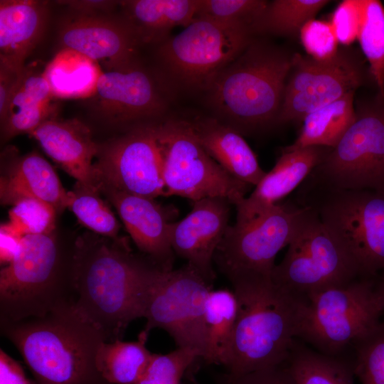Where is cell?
<instances>
[{
    "label": "cell",
    "mask_w": 384,
    "mask_h": 384,
    "mask_svg": "<svg viewBox=\"0 0 384 384\" xmlns=\"http://www.w3.org/2000/svg\"><path fill=\"white\" fill-rule=\"evenodd\" d=\"M166 270L100 239L78 241L73 257V304L106 341L120 339L130 322L144 318L156 282Z\"/></svg>",
    "instance_id": "1"
},
{
    "label": "cell",
    "mask_w": 384,
    "mask_h": 384,
    "mask_svg": "<svg viewBox=\"0 0 384 384\" xmlns=\"http://www.w3.org/2000/svg\"><path fill=\"white\" fill-rule=\"evenodd\" d=\"M238 301L228 374L240 375L284 363L298 337L305 298L247 274L231 281Z\"/></svg>",
    "instance_id": "2"
},
{
    "label": "cell",
    "mask_w": 384,
    "mask_h": 384,
    "mask_svg": "<svg viewBox=\"0 0 384 384\" xmlns=\"http://www.w3.org/2000/svg\"><path fill=\"white\" fill-rule=\"evenodd\" d=\"M1 331L38 384H109L95 366L97 350L106 338L71 303L43 316L1 323Z\"/></svg>",
    "instance_id": "3"
},
{
    "label": "cell",
    "mask_w": 384,
    "mask_h": 384,
    "mask_svg": "<svg viewBox=\"0 0 384 384\" xmlns=\"http://www.w3.org/2000/svg\"><path fill=\"white\" fill-rule=\"evenodd\" d=\"M292 56L253 39L205 90L217 119L241 134L277 124Z\"/></svg>",
    "instance_id": "4"
},
{
    "label": "cell",
    "mask_w": 384,
    "mask_h": 384,
    "mask_svg": "<svg viewBox=\"0 0 384 384\" xmlns=\"http://www.w3.org/2000/svg\"><path fill=\"white\" fill-rule=\"evenodd\" d=\"M73 300V280L62 277L53 233L23 236L14 258L0 272L1 323L43 316Z\"/></svg>",
    "instance_id": "5"
},
{
    "label": "cell",
    "mask_w": 384,
    "mask_h": 384,
    "mask_svg": "<svg viewBox=\"0 0 384 384\" xmlns=\"http://www.w3.org/2000/svg\"><path fill=\"white\" fill-rule=\"evenodd\" d=\"M383 312L381 284L355 279L305 297L298 337L316 351L336 356L375 329Z\"/></svg>",
    "instance_id": "6"
},
{
    "label": "cell",
    "mask_w": 384,
    "mask_h": 384,
    "mask_svg": "<svg viewBox=\"0 0 384 384\" xmlns=\"http://www.w3.org/2000/svg\"><path fill=\"white\" fill-rule=\"evenodd\" d=\"M247 25L196 17L179 33L159 44L156 54L171 85L205 91L212 80L253 41Z\"/></svg>",
    "instance_id": "7"
},
{
    "label": "cell",
    "mask_w": 384,
    "mask_h": 384,
    "mask_svg": "<svg viewBox=\"0 0 384 384\" xmlns=\"http://www.w3.org/2000/svg\"><path fill=\"white\" fill-rule=\"evenodd\" d=\"M304 209L282 260L275 265L273 282L305 298L331 287L351 282L361 274L344 247L309 206Z\"/></svg>",
    "instance_id": "8"
},
{
    "label": "cell",
    "mask_w": 384,
    "mask_h": 384,
    "mask_svg": "<svg viewBox=\"0 0 384 384\" xmlns=\"http://www.w3.org/2000/svg\"><path fill=\"white\" fill-rule=\"evenodd\" d=\"M161 154L164 196H178L193 201L222 197L237 205L251 187L228 174L203 148L190 121L167 119L156 122Z\"/></svg>",
    "instance_id": "9"
},
{
    "label": "cell",
    "mask_w": 384,
    "mask_h": 384,
    "mask_svg": "<svg viewBox=\"0 0 384 384\" xmlns=\"http://www.w3.org/2000/svg\"><path fill=\"white\" fill-rule=\"evenodd\" d=\"M309 176L321 188L384 193L383 96L378 92L360 107L353 122Z\"/></svg>",
    "instance_id": "10"
},
{
    "label": "cell",
    "mask_w": 384,
    "mask_h": 384,
    "mask_svg": "<svg viewBox=\"0 0 384 384\" xmlns=\"http://www.w3.org/2000/svg\"><path fill=\"white\" fill-rule=\"evenodd\" d=\"M352 48H339L326 60L294 53L277 124L302 121L349 92L371 82L375 85L363 56Z\"/></svg>",
    "instance_id": "11"
},
{
    "label": "cell",
    "mask_w": 384,
    "mask_h": 384,
    "mask_svg": "<svg viewBox=\"0 0 384 384\" xmlns=\"http://www.w3.org/2000/svg\"><path fill=\"white\" fill-rule=\"evenodd\" d=\"M312 208L356 262L361 274L384 270V193L326 189Z\"/></svg>",
    "instance_id": "12"
},
{
    "label": "cell",
    "mask_w": 384,
    "mask_h": 384,
    "mask_svg": "<svg viewBox=\"0 0 384 384\" xmlns=\"http://www.w3.org/2000/svg\"><path fill=\"white\" fill-rule=\"evenodd\" d=\"M211 286L188 264L164 271L150 294L144 329L149 333L155 328L166 331L177 348L193 350L207 362L205 303Z\"/></svg>",
    "instance_id": "13"
},
{
    "label": "cell",
    "mask_w": 384,
    "mask_h": 384,
    "mask_svg": "<svg viewBox=\"0 0 384 384\" xmlns=\"http://www.w3.org/2000/svg\"><path fill=\"white\" fill-rule=\"evenodd\" d=\"M304 209L278 203L246 223L229 225L213 262L230 282L247 274L272 277L275 257L290 242Z\"/></svg>",
    "instance_id": "14"
},
{
    "label": "cell",
    "mask_w": 384,
    "mask_h": 384,
    "mask_svg": "<svg viewBox=\"0 0 384 384\" xmlns=\"http://www.w3.org/2000/svg\"><path fill=\"white\" fill-rule=\"evenodd\" d=\"M96 158L93 164L96 187L106 185L151 199L164 196L156 122L137 124L122 136L100 145Z\"/></svg>",
    "instance_id": "15"
},
{
    "label": "cell",
    "mask_w": 384,
    "mask_h": 384,
    "mask_svg": "<svg viewBox=\"0 0 384 384\" xmlns=\"http://www.w3.org/2000/svg\"><path fill=\"white\" fill-rule=\"evenodd\" d=\"M90 97L94 115L116 125L151 122L161 117L168 107L160 83L139 62L124 69L102 72Z\"/></svg>",
    "instance_id": "16"
},
{
    "label": "cell",
    "mask_w": 384,
    "mask_h": 384,
    "mask_svg": "<svg viewBox=\"0 0 384 384\" xmlns=\"http://www.w3.org/2000/svg\"><path fill=\"white\" fill-rule=\"evenodd\" d=\"M58 39L63 49L100 63L106 71L124 69L139 62L137 48L141 43L122 15L72 14L62 21Z\"/></svg>",
    "instance_id": "17"
},
{
    "label": "cell",
    "mask_w": 384,
    "mask_h": 384,
    "mask_svg": "<svg viewBox=\"0 0 384 384\" xmlns=\"http://www.w3.org/2000/svg\"><path fill=\"white\" fill-rule=\"evenodd\" d=\"M230 204L222 197L195 201L184 218L171 223L170 239L174 252L211 284L215 277L214 255L229 226Z\"/></svg>",
    "instance_id": "18"
},
{
    "label": "cell",
    "mask_w": 384,
    "mask_h": 384,
    "mask_svg": "<svg viewBox=\"0 0 384 384\" xmlns=\"http://www.w3.org/2000/svg\"><path fill=\"white\" fill-rule=\"evenodd\" d=\"M115 207L138 248L156 265L172 270L174 251L166 213L153 199L128 193L110 186L97 185Z\"/></svg>",
    "instance_id": "19"
},
{
    "label": "cell",
    "mask_w": 384,
    "mask_h": 384,
    "mask_svg": "<svg viewBox=\"0 0 384 384\" xmlns=\"http://www.w3.org/2000/svg\"><path fill=\"white\" fill-rule=\"evenodd\" d=\"M331 148L285 147L274 167L266 173L248 197L236 206L235 225L247 223L279 203L298 187L322 161Z\"/></svg>",
    "instance_id": "20"
},
{
    "label": "cell",
    "mask_w": 384,
    "mask_h": 384,
    "mask_svg": "<svg viewBox=\"0 0 384 384\" xmlns=\"http://www.w3.org/2000/svg\"><path fill=\"white\" fill-rule=\"evenodd\" d=\"M29 135L78 183L97 189L92 160L100 145L93 140L86 124L78 119H59L55 117L45 121Z\"/></svg>",
    "instance_id": "21"
},
{
    "label": "cell",
    "mask_w": 384,
    "mask_h": 384,
    "mask_svg": "<svg viewBox=\"0 0 384 384\" xmlns=\"http://www.w3.org/2000/svg\"><path fill=\"white\" fill-rule=\"evenodd\" d=\"M49 7L46 1H0V62L19 70L40 42Z\"/></svg>",
    "instance_id": "22"
},
{
    "label": "cell",
    "mask_w": 384,
    "mask_h": 384,
    "mask_svg": "<svg viewBox=\"0 0 384 384\" xmlns=\"http://www.w3.org/2000/svg\"><path fill=\"white\" fill-rule=\"evenodd\" d=\"M206 151L230 176L255 186L265 175L256 155L242 134L215 117L190 121Z\"/></svg>",
    "instance_id": "23"
},
{
    "label": "cell",
    "mask_w": 384,
    "mask_h": 384,
    "mask_svg": "<svg viewBox=\"0 0 384 384\" xmlns=\"http://www.w3.org/2000/svg\"><path fill=\"white\" fill-rule=\"evenodd\" d=\"M0 181L1 202L13 205L24 198L43 201L59 212L67 208L68 192L52 166L38 153L12 156Z\"/></svg>",
    "instance_id": "24"
},
{
    "label": "cell",
    "mask_w": 384,
    "mask_h": 384,
    "mask_svg": "<svg viewBox=\"0 0 384 384\" xmlns=\"http://www.w3.org/2000/svg\"><path fill=\"white\" fill-rule=\"evenodd\" d=\"M53 98L45 68L26 65L1 122V140L29 134L45 121L55 117Z\"/></svg>",
    "instance_id": "25"
},
{
    "label": "cell",
    "mask_w": 384,
    "mask_h": 384,
    "mask_svg": "<svg viewBox=\"0 0 384 384\" xmlns=\"http://www.w3.org/2000/svg\"><path fill=\"white\" fill-rule=\"evenodd\" d=\"M198 0L119 1L122 16L139 43H161L177 26L184 28L196 18Z\"/></svg>",
    "instance_id": "26"
},
{
    "label": "cell",
    "mask_w": 384,
    "mask_h": 384,
    "mask_svg": "<svg viewBox=\"0 0 384 384\" xmlns=\"http://www.w3.org/2000/svg\"><path fill=\"white\" fill-rule=\"evenodd\" d=\"M149 334L143 329L134 341L102 342L95 358L100 376L109 384H136L152 356L146 345Z\"/></svg>",
    "instance_id": "27"
},
{
    "label": "cell",
    "mask_w": 384,
    "mask_h": 384,
    "mask_svg": "<svg viewBox=\"0 0 384 384\" xmlns=\"http://www.w3.org/2000/svg\"><path fill=\"white\" fill-rule=\"evenodd\" d=\"M351 91L338 100L306 115L299 136L288 149L310 146L333 148L356 119L354 94Z\"/></svg>",
    "instance_id": "28"
},
{
    "label": "cell",
    "mask_w": 384,
    "mask_h": 384,
    "mask_svg": "<svg viewBox=\"0 0 384 384\" xmlns=\"http://www.w3.org/2000/svg\"><path fill=\"white\" fill-rule=\"evenodd\" d=\"M238 314L233 290L211 289L205 303V324L208 344V363L226 366L231 351Z\"/></svg>",
    "instance_id": "29"
},
{
    "label": "cell",
    "mask_w": 384,
    "mask_h": 384,
    "mask_svg": "<svg viewBox=\"0 0 384 384\" xmlns=\"http://www.w3.org/2000/svg\"><path fill=\"white\" fill-rule=\"evenodd\" d=\"M96 63L78 53L62 49L45 67V75L53 97H91L102 73Z\"/></svg>",
    "instance_id": "30"
},
{
    "label": "cell",
    "mask_w": 384,
    "mask_h": 384,
    "mask_svg": "<svg viewBox=\"0 0 384 384\" xmlns=\"http://www.w3.org/2000/svg\"><path fill=\"white\" fill-rule=\"evenodd\" d=\"M285 365L297 384H354L353 366L295 344Z\"/></svg>",
    "instance_id": "31"
},
{
    "label": "cell",
    "mask_w": 384,
    "mask_h": 384,
    "mask_svg": "<svg viewBox=\"0 0 384 384\" xmlns=\"http://www.w3.org/2000/svg\"><path fill=\"white\" fill-rule=\"evenodd\" d=\"M328 0H274L267 5L254 27L255 33L281 36H299L303 26L314 19Z\"/></svg>",
    "instance_id": "32"
},
{
    "label": "cell",
    "mask_w": 384,
    "mask_h": 384,
    "mask_svg": "<svg viewBox=\"0 0 384 384\" xmlns=\"http://www.w3.org/2000/svg\"><path fill=\"white\" fill-rule=\"evenodd\" d=\"M357 39L378 92L384 97V7L378 0H358Z\"/></svg>",
    "instance_id": "33"
},
{
    "label": "cell",
    "mask_w": 384,
    "mask_h": 384,
    "mask_svg": "<svg viewBox=\"0 0 384 384\" xmlns=\"http://www.w3.org/2000/svg\"><path fill=\"white\" fill-rule=\"evenodd\" d=\"M99 192L97 188L85 187L77 183L73 191H68L67 208L91 230L116 238L119 223L108 206L100 198Z\"/></svg>",
    "instance_id": "34"
},
{
    "label": "cell",
    "mask_w": 384,
    "mask_h": 384,
    "mask_svg": "<svg viewBox=\"0 0 384 384\" xmlns=\"http://www.w3.org/2000/svg\"><path fill=\"white\" fill-rule=\"evenodd\" d=\"M56 210L50 204L35 198L15 202L9 212L8 226L21 237L49 235L55 228Z\"/></svg>",
    "instance_id": "35"
},
{
    "label": "cell",
    "mask_w": 384,
    "mask_h": 384,
    "mask_svg": "<svg viewBox=\"0 0 384 384\" xmlns=\"http://www.w3.org/2000/svg\"><path fill=\"white\" fill-rule=\"evenodd\" d=\"M354 346L353 369L361 384H384V319Z\"/></svg>",
    "instance_id": "36"
},
{
    "label": "cell",
    "mask_w": 384,
    "mask_h": 384,
    "mask_svg": "<svg viewBox=\"0 0 384 384\" xmlns=\"http://www.w3.org/2000/svg\"><path fill=\"white\" fill-rule=\"evenodd\" d=\"M267 3L263 0H198L196 17L241 23L250 26L254 31Z\"/></svg>",
    "instance_id": "37"
},
{
    "label": "cell",
    "mask_w": 384,
    "mask_h": 384,
    "mask_svg": "<svg viewBox=\"0 0 384 384\" xmlns=\"http://www.w3.org/2000/svg\"><path fill=\"white\" fill-rule=\"evenodd\" d=\"M199 358L189 348H177L166 354L152 353L144 373L136 384H181L187 369Z\"/></svg>",
    "instance_id": "38"
},
{
    "label": "cell",
    "mask_w": 384,
    "mask_h": 384,
    "mask_svg": "<svg viewBox=\"0 0 384 384\" xmlns=\"http://www.w3.org/2000/svg\"><path fill=\"white\" fill-rule=\"evenodd\" d=\"M299 36L306 54L316 60H329L339 50V42L330 21L312 19L303 26Z\"/></svg>",
    "instance_id": "39"
},
{
    "label": "cell",
    "mask_w": 384,
    "mask_h": 384,
    "mask_svg": "<svg viewBox=\"0 0 384 384\" xmlns=\"http://www.w3.org/2000/svg\"><path fill=\"white\" fill-rule=\"evenodd\" d=\"M331 23L339 43L348 46L356 38L359 26L358 0H346L334 10Z\"/></svg>",
    "instance_id": "40"
},
{
    "label": "cell",
    "mask_w": 384,
    "mask_h": 384,
    "mask_svg": "<svg viewBox=\"0 0 384 384\" xmlns=\"http://www.w3.org/2000/svg\"><path fill=\"white\" fill-rule=\"evenodd\" d=\"M220 384H297L285 363L240 375L226 374Z\"/></svg>",
    "instance_id": "41"
},
{
    "label": "cell",
    "mask_w": 384,
    "mask_h": 384,
    "mask_svg": "<svg viewBox=\"0 0 384 384\" xmlns=\"http://www.w3.org/2000/svg\"><path fill=\"white\" fill-rule=\"evenodd\" d=\"M55 2L67 6L71 14L85 16L111 14L117 6L119 5V1L110 0H69Z\"/></svg>",
    "instance_id": "42"
},
{
    "label": "cell",
    "mask_w": 384,
    "mask_h": 384,
    "mask_svg": "<svg viewBox=\"0 0 384 384\" xmlns=\"http://www.w3.org/2000/svg\"><path fill=\"white\" fill-rule=\"evenodd\" d=\"M23 70H19L0 62V122L6 116Z\"/></svg>",
    "instance_id": "43"
},
{
    "label": "cell",
    "mask_w": 384,
    "mask_h": 384,
    "mask_svg": "<svg viewBox=\"0 0 384 384\" xmlns=\"http://www.w3.org/2000/svg\"><path fill=\"white\" fill-rule=\"evenodd\" d=\"M21 366L0 349V384H32Z\"/></svg>",
    "instance_id": "44"
},
{
    "label": "cell",
    "mask_w": 384,
    "mask_h": 384,
    "mask_svg": "<svg viewBox=\"0 0 384 384\" xmlns=\"http://www.w3.org/2000/svg\"><path fill=\"white\" fill-rule=\"evenodd\" d=\"M21 235L14 232L6 223L0 228V262L1 264H9L18 251Z\"/></svg>",
    "instance_id": "45"
},
{
    "label": "cell",
    "mask_w": 384,
    "mask_h": 384,
    "mask_svg": "<svg viewBox=\"0 0 384 384\" xmlns=\"http://www.w3.org/2000/svg\"><path fill=\"white\" fill-rule=\"evenodd\" d=\"M380 284H381V287H382V288L383 289V292H384V270L383 271V280H382Z\"/></svg>",
    "instance_id": "46"
},
{
    "label": "cell",
    "mask_w": 384,
    "mask_h": 384,
    "mask_svg": "<svg viewBox=\"0 0 384 384\" xmlns=\"http://www.w3.org/2000/svg\"><path fill=\"white\" fill-rule=\"evenodd\" d=\"M32 384H35V383H32Z\"/></svg>",
    "instance_id": "47"
}]
</instances>
